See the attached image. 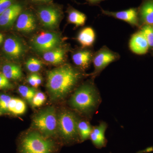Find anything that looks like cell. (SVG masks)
Listing matches in <instances>:
<instances>
[{
  "label": "cell",
  "mask_w": 153,
  "mask_h": 153,
  "mask_svg": "<svg viewBox=\"0 0 153 153\" xmlns=\"http://www.w3.org/2000/svg\"><path fill=\"white\" fill-rule=\"evenodd\" d=\"M82 76L80 71L68 64L49 71L46 85L50 98L53 100L65 98L73 90Z\"/></svg>",
  "instance_id": "cell-1"
},
{
  "label": "cell",
  "mask_w": 153,
  "mask_h": 153,
  "mask_svg": "<svg viewBox=\"0 0 153 153\" xmlns=\"http://www.w3.org/2000/svg\"><path fill=\"white\" fill-rule=\"evenodd\" d=\"M102 98L92 80L76 88L69 100L70 106L77 112L91 117L98 109Z\"/></svg>",
  "instance_id": "cell-2"
},
{
  "label": "cell",
  "mask_w": 153,
  "mask_h": 153,
  "mask_svg": "<svg viewBox=\"0 0 153 153\" xmlns=\"http://www.w3.org/2000/svg\"><path fill=\"white\" fill-rule=\"evenodd\" d=\"M61 145L60 140L32 131L19 138L17 153H58Z\"/></svg>",
  "instance_id": "cell-3"
},
{
  "label": "cell",
  "mask_w": 153,
  "mask_h": 153,
  "mask_svg": "<svg viewBox=\"0 0 153 153\" xmlns=\"http://www.w3.org/2000/svg\"><path fill=\"white\" fill-rule=\"evenodd\" d=\"M79 118L73 111L65 110L57 117V134L62 144L72 145L80 143L77 129Z\"/></svg>",
  "instance_id": "cell-4"
},
{
  "label": "cell",
  "mask_w": 153,
  "mask_h": 153,
  "mask_svg": "<svg viewBox=\"0 0 153 153\" xmlns=\"http://www.w3.org/2000/svg\"><path fill=\"white\" fill-rule=\"evenodd\" d=\"M33 124L44 136L55 138L57 134V117L55 108L49 107L38 113L33 118Z\"/></svg>",
  "instance_id": "cell-5"
},
{
  "label": "cell",
  "mask_w": 153,
  "mask_h": 153,
  "mask_svg": "<svg viewBox=\"0 0 153 153\" xmlns=\"http://www.w3.org/2000/svg\"><path fill=\"white\" fill-rule=\"evenodd\" d=\"M120 55L106 46L102 47L94 54L92 62L94 70L91 75L92 78L98 76L110 63L118 60Z\"/></svg>",
  "instance_id": "cell-6"
},
{
  "label": "cell",
  "mask_w": 153,
  "mask_h": 153,
  "mask_svg": "<svg viewBox=\"0 0 153 153\" xmlns=\"http://www.w3.org/2000/svg\"><path fill=\"white\" fill-rule=\"evenodd\" d=\"M60 41V37L56 33L43 32L33 38V44L38 52H45L56 48Z\"/></svg>",
  "instance_id": "cell-7"
},
{
  "label": "cell",
  "mask_w": 153,
  "mask_h": 153,
  "mask_svg": "<svg viewBox=\"0 0 153 153\" xmlns=\"http://www.w3.org/2000/svg\"><path fill=\"white\" fill-rule=\"evenodd\" d=\"M38 15L43 26L49 29L56 27L60 17L59 11L52 7L41 8L38 11Z\"/></svg>",
  "instance_id": "cell-8"
},
{
  "label": "cell",
  "mask_w": 153,
  "mask_h": 153,
  "mask_svg": "<svg viewBox=\"0 0 153 153\" xmlns=\"http://www.w3.org/2000/svg\"><path fill=\"white\" fill-rule=\"evenodd\" d=\"M102 13L105 16L122 20L134 27L139 25L138 11L136 8H130L118 12L105 10L101 9Z\"/></svg>",
  "instance_id": "cell-9"
},
{
  "label": "cell",
  "mask_w": 153,
  "mask_h": 153,
  "mask_svg": "<svg viewBox=\"0 0 153 153\" xmlns=\"http://www.w3.org/2000/svg\"><path fill=\"white\" fill-rule=\"evenodd\" d=\"M107 128V124L103 121L100 122L98 125L93 126L89 139L97 149H101L106 147L108 141L105 133Z\"/></svg>",
  "instance_id": "cell-10"
},
{
  "label": "cell",
  "mask_w": 153,
  "mask_h": 153,
  "mask_svg": "<svg viewBox=\"0 0 153 153\" xmlns=\"http://www.w3.org/2000/svg\"><path fill=\"white\" fill-rule=\"evenodd\" d=\"M4 50L13 59H18L25 54V47L22 42L15 38H9L4 43Z\"/></svg>",
  "instance_id": "cell-11"
},
{
  "label": "cell",
  "mask_w": 153,
  "mask_h": 153,
  "mask_svg": "<svg viewBox=\"0 0 153 153\" xmlns=\"http://www.w3.org/2000/svg\"><path fill=\"white\" fill-rule=\"evenodd\" d=\"M129 46L132 52L137 55H144L150 48L146 39L140 32L132 35Z\"/></svg>",
  "instance_id": "cell-12"
},
{
  "label": "cell",
  "mask_w": 153,
  "mask_h": 153,
  "mask_svg": "<svg viewBox=\"0 0 153 153\" xmlns=\"http://www.w3.org/2000/svg\"><path fill=\"white\" fill-rule=\"evenodd\" d=\"M16 28L21 32H33L36 28V19L34 15L28 12L21 13L17 19Z\"/></svg>",
  "instance_id": "cell-13"
},
{
  "label": "cell",
  "mask_w": 153,
  "mask_h": 153,
  "mask_svg": "<svg viewBox=\"0 0 153 153\" xmlns=\"http://www.w3.org/2000/svg\"><path fill=\"white\" fill-rule=\"evenodd\" d=\"M22 7L19 4H13L0 15V26L8 27L15 22L22 13Z\"/></svg>",
  "instance_id": "cell-14"
},
{
  "label": "cell",
  "mask_w": 153,
  "mask_h": 153,
  "mask_svg": "<svg viewBox=\"0 0 153 153\" xmlns=\"http://www.w3.org/2000/svg\"><path fill=\"white\" fill-rule=\"evenodd\" d=\"M94 54L91 50L83 49L73 54L72 59L76 66L82 70L88 68L93 60Z\"/></svg>",
  "instance_id": "cell-15"
},
{
  "label": "cell",
  "mask_w": 153,
  "mask_h": 153,
  "mask_svg": "<svg viewBox=\"0 0 153 153\" xmlns=\"http://www.w3.org/2000/svg\"><path fill=\"white\" fill-rule=\"evenodd\" d=\"M95 38L94 30L92 28L87 27L79 32L77 37V40L82 48H88L93 45Z\"/></svg>",
  "instance_id": "cell-16"
},
{
  "label": "cell",
  "mask_w": 153,
  "mask_h": 153,
  "mask_svg": "<svg viewBox=\"0 0 153 153\" xmlns=\"http://www.w3.org/2000/svg\"><path fill=\"white\" fill-rule=\"evenodd\" d=\"M66 52L62 48H55L50 51L44 52L43 58L47 62L53 64L62 63L65 58Z\"/></svg>",
  "instance_id": "cell-17"
},
{
  "label": "cell",
  "mask_w": 153,
  "mask_h": 153,
  "mask_svg": "<svg viewBox=\"0 0 153 153\" xmlns=\"http://www.w3.org/2000/svg\"><path fill=\"white\" fill-rule=\"evenodd\" d=\"M140 14L145 25H153V0H149L143 3Z\"/></svg>",
  "instance_id": "cell-18"
},
{
  "label": "cell",
  "mask_w": 153,
  "mask_h": 153,
  "mask_svg": "<svg viewBox=\"0 0 153 153\" xmlns=\"http://www.w3.org/2000/svg\"><path fill=\"white\" fill-rule=\"evenodd\" d=\"M2 73L9 79L17 80L21 79L22 76L21 67L13 63L5 64L3 66Z\"/></svg>",
  "instance_id": "cell-19"
},
{
  "label": "cell",
  "mask_w": 153,
  "mask_h": 153,
  "mask_svg": "<svg viewBox=\"0 0 153 153\" xmlns=\"http://www.w3.org/2000/svg\"><path fill=\"white\" fill-rule=\"evenodd\" d=\"M93 126L88 121L78 120L77 129L80 138V143L89 139Z\"/></svg>",
  "instance_id": "cell-20"
},
{
  "label": "cell",
  "mask_w": 153,
  "mask_h": 153,
  "mask_svg": "<svg viewBox=\"0 0 153 153\" xmlns=\"http://www.w3.org/2000/svg\"><path fill=\"white\" fill-rule=\"evenodd\" d=\"M86 20V16L83 13L71 8L68 10V20L71 24L76 27L83 26Z\"/></svg>",
  "instance_id": "cell-21"
},
{
  "label": "cell",
  "mask_w": 153,
  "mask_h": 153,
  "mask_svg": "<svg viewBox=\"0 0 153 153\" xmlns=\"http://www.w3.org/2000/svg\"><path fill=\"white\" fill-rule=\"evenodd\" d=\"M18 91L21 96L30 103H32V100L36 93L34 88L29 87L25 85H21L18 88Z\"/></svg>",
  "instance_id": "cell-22"
},
{
  "label": "cell",
  "mask_w": 153,
  "mask_h": 153,
  "mask_svg": "<svg viewBox=\"0 0 153 153\" xmlns=\"http://www.w3.org/2000/svg\"><path fill=\"white\" fill-rule=\"evenodd\" d=\"M140 32L146 39L149 48H153V25H145Z\"/></svg>",
  "instance_id": "cell-23"
},
{
  "label": "cell",
  "mask_w": 153,
  "mask_h": 153,
  "mask_svg": "<svg viewBox=\"0 0 153 153\" xmlns=\"http://www.w3.org/2000/svg\"><path fill=\"white\" fill-rule=\"evenodd\" d=\"M27 69L31 72H38L42 68V62L40 60L35 58L28 59L26 63Z\"/></svg>",
  "instance_id": "cell-24"
},
{
  "label": "cell",
  "mask_w": 153,
  "mask_h": 153,
  "mask_svg": "<svg viewBox=\"0 0 153 153\" xmlns=\"http://www.w3.org/2000/svg\"><path fill=\"white\" fill-rule=\"evenodd\" d=\"M46 100V96L41 92H36L32 100L31 104L35 107H38L42 105Z\"/></svg>",
  "instance_id": "cell-25"
},
{
  "label": "cell",
  "mask_w": 153,
  "mask_h": 153,
  "mask_svg": "<svg viewBox=\"0 0 153 153\" xmlns=\"http://www.w3.org/2000/svg\"><path fill=\"white\" fill-rule=\"evenodd\" d=\"M13 87V85L9 81V79L6 77L2 72L0 73V90L1 89H10Z\"/></svg>",
  "instance_id": "cell-26"
},
{
  "label": "cell",
  "mask_w": 153,
  "mask_h": 153,
  "mask_svg": "<svg viewBox=\"0 0 153 153\" xmlns=\"http://www.w3.org/2000/svg\"><path fill=\"white\" fill-rule=\"evenodd\" d=\"M13 0H0V15L13 4Z\"/></svg>",
  "instance_id": "cell-27"
},
{
  "label": "cell",
  "mask_w": 153,
  "mask_h": 153,
  "mask_svg": "<svg viewBox=\"0 0 153 153\" xmlns=\"http://www.w3.org/2000/svg\"><path fill=\"white\" fill-rule=\"evenodd\" d=\"M28 82L31 86L34 88H37L36 85V79H35V74H31L28 77Z\"/></svg>",
  "instance_id": "cell-28"
},
{
  "label": "cell",
  "mask_w": 153,
  "mask_h": 153,
  "mask_svg": "<svg viewBox=\"0 0 153 153\" xmlns=\"http://www.w3.org/2000/svg\"><path fill=\"white\" fill-rule=\"evenodd\" d=\"M35 79H36V85L38 87L42 83V79L38 74H35Z\"/></svg>",
  "instance_id": "cell-29"
},
{
  "label": "cell",
  "mask_w": 153,
  "mask_h": 153,
  "mask_svg": "<svg viewBox=\"0 0 153 153\" xmlns=\"http://www.w3.org/2000/svg\"><path fill=\"white\" fill-rule=\"evenodd\" d=\"M86 1L91 4H96L105 0H86Z\"/></svg>",
  "instance_id": "cell-30"
},
{
  "label": "cell",
  "mask_w": 153,
  "mask_h": 153,
  "mask_svg": "<svg viewBox=\"0 0 153 153\" xmlns=\"http://www.w3.org/2000/svg\"><path fill=\"white\" fill-rule=\"evenodd\" d=\"M32 1L36 2L47 3L50 1L51 0H32Z\"/></svg>",
  "instance_id": "cell-31"
},
{
  "label": "cell",
  "mask_w": 153,
  "mask_h": 153,
  "mask_svg": "<svg viewBox=\"0 0 153 153\" xmlns=\"http://www.w3.org/2000/svg\"><path fill=\"white\" fill-rule=\"evenodd\" d=\"M3 40H4V37L3 35L0 33V44L3 42Z\"/></svg>",
  "instance_id": "cell-32"
},
{
  "label": "cell",
  "mask_w": 153,
  "mask_h": 153,
  "mask_svg": "<svg viewBox=\"0 0 153 153\" xmlns=\"http://www.w3.org/2000/svg\"><path fill=\"white\" fill-rule=\"evenodd\" d=\"M1 110H0V115H1Z\"/></svg>",
  "instance_id": "cell-33"
},
{
  "label": "cell",
  "mask_w": 153,
  "mask_h": 153,
  "mask_svg": "<svg viewBox=\"0 0 153 153\" xmlns=\"http://www.w3.org/2000/svg\"><path fill=\"white\" fill-rule=\"evenodd\" d=\"M152 54L153 55V53H152Z\"/></svg>",
  "instance_id": "cell-34"
}]
</instances>
